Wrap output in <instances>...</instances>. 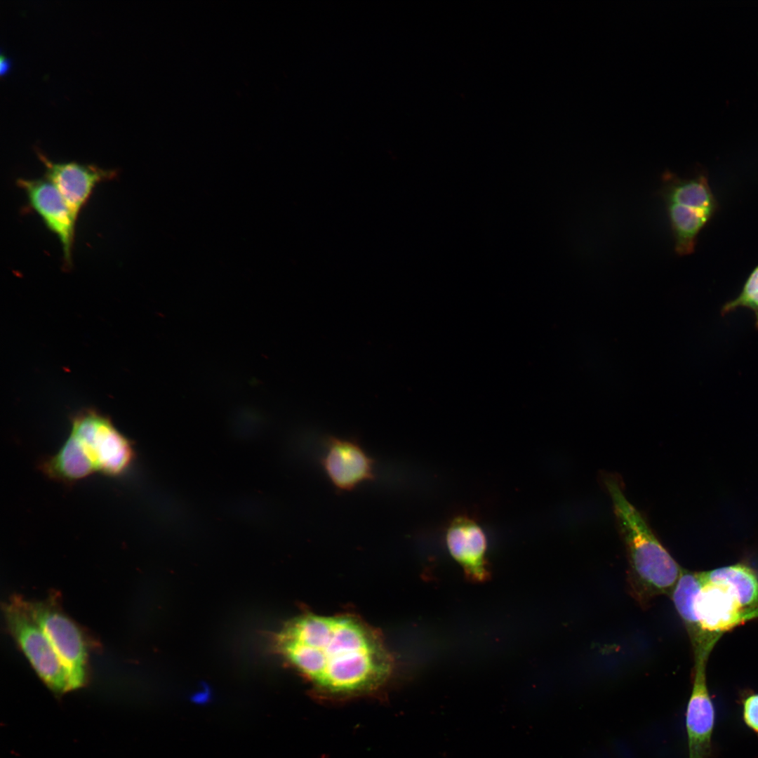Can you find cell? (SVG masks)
I'll use <instances>...</instances> for the list:
<instances>
[{"label": "cell", "mask_w": 758, "mask_h": 758, "mask_svg": "<svg viewBox=\"0 0 758 758\" xmlns=\"http://www.w3.org/2000/svg\"><path fill=\"white\" fill-rule=\"evenodd\" d=\"M281 654L316 690L328 696H357L389 678L392 658L375 632L358 618L307 614L278 634Z\"/></svg>", "instance_id": "6da1fadb"}, {"label": "cell", "mask_w": 758, "mask_h": 758, "mask_svg": "<svg viewBox=\"0 0 758 758\" xmlns=\"http://www.w3.org/2000/svg\"><path fill=\"white\" fill-rule=\"evenodd\" d=\"M670 597L693 655L710 653L724 633L758 618V577L742 564L703 572L683 568Z\"/></svg>", "instance_id": "7a4b0ae2"}, {"label": "cell", "mask_w": 758, "mask_h": 758, "mask_svg": "<svg viewBox=\"0 0 758 758\" xmlns=\"http://www.w3.org/2000/svg\"><path fill=\"white\" fill-rule=\"evenodd\" d=\"M604 483L625 547L631 594L641 606L658 596L670 597L683 568L657 538L646 518L627 500L617 479L607 476Z\"/></svg>", "instance_id": "3957f363"}, {"label": "cell", "mask_w": 758, "mask_h": 758, "mask_svg": "<svg viewBox=\"0 0 758 758\" xmlns=\"http://www.w3.org/2000/svg\"><path fill=\"white\" fill-rule=\"evenodd\" d=\"M658 194L665 205L675 253L679 256L691 254L699 233L719 207L708 179L703 173L681 178L666 170Z\"/></svg>", "instance_id": "277c9868"}, {"label": "cell", "mask_w": 758, "mask_h": 758, "mask_svg": "<svg viewBox=\"0 0 758 758\" xmlns=\"http://www.w3.org/2000/svg\"><path fill=\"white\" fill-rule=\"evenodd\" d=\"M69 436L78 443L95 472L119 477L135 459L131 440L107 416L95 410L86 409L74 415Z\"/></svg>", "instance_id": "5b68a950"}, {"label": "cell", "mask_w": 758, "mask_h": 758, "mask_svg": "<svg viewBox=\"0 0 758 758\" xmlns=\"http://www.w3.org/2000/svg\"><path fill=\"white\" fill-rule=\"evenodd\" d=\"M7 628L33 668L53 691H70L67 672L48 638L30 615L25 600L15 596L4 606Z\"/></svg>", "instance_id": "8992f818"}, {"label": "cell", "mask_w": 758, "mask_h": 758, "mask_svg": "<svg viewBox=\"0 0 758 758\" xmlns=\"http://www.w3.org/2000/svg\"><path fill=\"white\" fill-rule=\"evenodd\" d=\"M25 604L58 654L67 672L70 691L83 686L86 681L88 651L82 631L55 600H25Z\"/></svg>", "instance_id": "52a82bcc"}, {"label": "cell", "mask_w": 758, "mask_h": 758, "mask_svg": "<svg viewBox=\"0 0 758 758\" xmlns=\"http://www.w3.org/2000/svg\"><path fill=\"white\" fill-rule=\"evenodd\" d=\"M707 658H694L693 686L685 714L689 758H710L713 752L715 709L707 685Z\"/></svg>", "instance_id": "ba28073f"}, {"label": "cell", "mask_w": 758, "mask_h": 758, "mask_svg": "<svg viewBox=\"0 0 758 758\" xmlns=\"http://www.w3.org/2000/svg\"><path fill=\"white\" fill-rule=\"evenodd\" d=\"M17 184L26 194L32 208L58 237L65 264L71 265L76 220L61 194L46 179L20 178Z\"/></svg>", "instance_id": "9c48e42d"}, {"label": "cell", "mask_w": 758, "mask_h": 758, "mask_svg": "<svg viewBox=\"0 0 758 758\" xmlns=\"http://www.w3.org/2000/svg\"><path fill=\"white\" fill-rule=\"evenodd\" d=\"M37 154L45 166L46 179L58 190L76 220L95 186L117 175L114 170L74 161L55 163L40 152Z\"/></svg>", "instance_id": "30bf717a"}, {"label": "cell", "mask_w": 758, "mask_h": 758, "mask_svg": "<svg viewBox=\"0 0 758 758\" xmlns=\"http://www.w3.org/2000/svg\"><path fill=\"white\" fill-rule=\"evenodd\" d=\"M321 465L331 482L340 491L353 490L375 478L374 461L354 440L329 437Z\"/></svg>", "instance_id": "8fae6325"}, {"label": "cell", "mask_w": 758, "mask_h": 758, "mask_svg": "<svg viewBox=\"0 0 758 758\" xmlns=\"http://www.w3.org/2000/svg\"><path fill=\"white\" fill-rule=\"evenodd\" d=\"M448 549L463 568L466 578L482 583L490 577L486 559L487 540L479 524L467 516L455 517L446 530Z\"/></svg>", "instance_id": "7c38bea8"}, {"label": "cell", "mask_w": 758, "mask_h": 758, "mask_svg": "<svg viewBox=\"0 0 758 758\" xmlns=\"http://www.w3.org/2000/svg\"><path fill=\"white\" fill-rule=\"evenodd\" d=\"M740 307L753 312L758 329V265L748 276L739 295L722 306L721 314L724 316Z\"/></svg>", "instance_id": "4fadbf2b"}, {"label": "cell", "mask_w": 758, "mask_h": 758, "mask_svg": "<svg viewBox=\"0 0 758 758\" xmlns=\"http://www.w3.org/2000/svg\"><path fill=\"white\" fill-rule=\"evenodd\" d=\"M742 717L745 724L758 738V693L745 696L741 700Z\"/></svg>", "instance_id": "5bb4252c"}, {"label": "cell", "mask_w": 758, "mask_h": 758, "mask_svg": "<svg viewBox=\"0 0 758 758\" xmlns=\"http://www.w3.org/2000/svg\"><path fill=\"white\" fill-rule=\"evenodd\" d=\"M9 68H10V61H9V60L3 53H1V55H0V74H1V75L2 76L5 73H6L8 72V70L9 69Z\"/></svg>", "instance_id": "9a60e30c"}]
</instances>
